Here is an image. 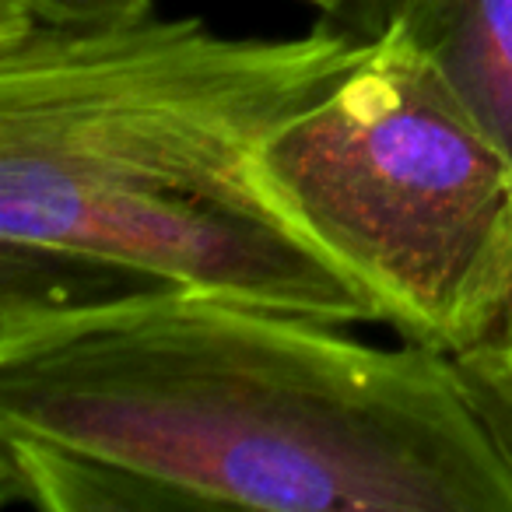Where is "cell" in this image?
<instances>
[{
  "instance_id": "6da1fadb",
  "label": "cell",
  "mask_w": 512,
  "mask_h": 512,
  "mask_svg": "<svg viewBox=\"0 0 512 512\" xmlns=\"http://www.w3.org/2000/svg\"><path fill=\"white\" fill-rule=\"evenodd\" d=\"M0 498L43 512H512L446 355L183 288L0 295Z\"/></svg>"
},
{
  "instance_id": "7a4b0ae2",
  "label": "cell",
  "mask_w": 512,
  "mask_h": 512,
  "mask_svg": "<svg viewBox=\"0 0 512 512\" xmlns=\"http://www.w3.org/2000/svg\"><path fill=\"white\" fill-rule=\"evenodd\" d=\"M372 39H225L197 18L106 36L0 39V292L99 271L278 313L379 323L278 218L260 144L330 92Z\"/></svg>"
},
{
  "instance_id": "3957f363",
  "label": "cell",
  "mask_w": 512,
  "mask_h": 512,
  "mask_svg": "<svg viewBox=\"0 0 512 512\" xmlns=\"http://www.w3.org/2000/svg\"><path fill=\"white\" fill-rule=\"evenodd\" d=\"M253 176L404 341L512 351V158L404 39H372L260 144Z\"/></svg>"
},
{
  "instance_id": "277c9868",
  "label": "cell",
  "mask_w": 512,
  "mask_h": 512,
  "mask_svg": "<svg viewBox=\"0 0 512 512\" xmlns=\"http://www.w3.org/2000/svg\"><path fill=\"white\" fill-rule=\"evenodd\" d=\"M386 32L404 39L512 158V0H400Z\"/></svg>"
},
{
  "instance_id": "5b68a950",
  "label": "cell",
  "mask_w": 512,
  "mask_h": 512,
  "mask_svg": "<svg viewBox=\"0 0 512 512\" xmlns=\"http://www.w3.org/2000/svg\"><path fill=\"white\" fill-rule=\"evenodd\" d=\"M151 18V0H0V39L18 32L106 36Z\"/></svg>"
},
{
  "instance_id": "8992f818",
  "label": "cell",
  "mask_w": 512,
  "mask_h": 512,
  "mask_svg": "<svg viewBox=\"0 0 512 512\" xmlns=\"http://www.w3.org/2000/svg\"><path fill=\"white\" fill-rule=\"evenodd\" d=\"M477 421L488 432L495 453L512 474V351L449 358Z\"/></svg>"
},
{
  "instance_id": "52a82bcc",
  "label": "cell",
  "mask_w": 512,
  "mask_h": 512,
  "mask_svg": "<svg viewBox=\"0 0 512 512\" xmlns=\"http://www.w3.org/2000/svg\"><path fill=\"white\" fill-rule=\"evenodd\" d=\"M327 15V25L358 39L383 36V0H313Z\"/></svg>"
},
{
  "instance_id": "ba28073f",
  "label": "cell",
  "mask_w": 512,
  "mask_h": 512,
  "mask_svg": "<svg viewBox=\"0 0 512 512\" xmlns=\"http://www.w3.org/2000/svg\"><path fill=\"white\" fill-rule=\"evenodd\" d=\"M397 4L400 0H383V32H386V25H390V15L397 11Z\"/></svg>"
}]
</instances>
